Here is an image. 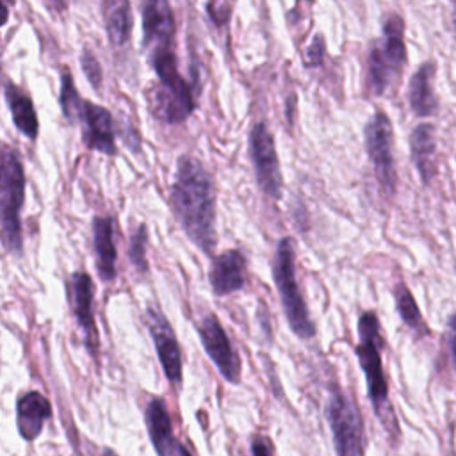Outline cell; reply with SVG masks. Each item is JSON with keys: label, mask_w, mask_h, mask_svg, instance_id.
Instances as JSON below:
<instances>
[{"label": "cell", "mask_w": 456, "mask_h": 456, "mask_svg": "<svg viewBox=\"0 0 456 456\" xmlns=\"http://www.w3.org/2000/svg\"><path fill=\"white\" fill-rule=\"evenodd\" d=\"M93 248L96 256V271L102 281H114L116 269V246L112 239V219L94 217L93 221Z\"/></svg>", "instance_id": "20"}, {"label": "cell", "mask_w": 456, "mask_h": 456, "mask_svg": "<svg viewBox=\"0 0 456 456\" xmlns=\"http://www.w3.org/2000/svg\"><path fill=\"white\" fill-rule=\"evenodd\" d=\"M411 160L424 185H429L436 175V141L435 128L429 123H420L410 135Z\"/></svg>", "instance_id": "19"}, {"label": "cell", "mask_w": 456, "mask_h": 456, "mask_svg": "<svg viewBox=\"0 0 456 456\" xmlns=\"http://www.w3.org/2000/svg\"><path fill=\"white\" fill-rule=\"evenodd\" d=\"M142 46L148 57L175 50V16L167 0H141Z\"/></svg>", "instance_id": "12"}, {"label": "cell", "mask_w": 456, "mask_h": 456, "mask_svg": "<svg viewBox=\"0 0 456 456\" xmlns=\"http://www.w3.org/2000/svg\"><path fill=\"white\" fill-rule=\"evenodd\" d=\"M452 27H454V34H456V11L452 14Z\"/></svg>", "instance_id": "33"}, {"label": "cell", "mask_w": 456, "mask_h": 456, "mask_svg": "<svg viewBox=\"0 0 456 456\" xmlns=\"http://www.w3.org/2000/svg\"><path fill=\"white\" fill-rule=\"evenodd\" d=\"M447 349L451 354L452 367L456 370V312L447 321Z\"/></svg>", "instance_id": "29"}, {"label": "cell", "mask_w": 456, "mask_h": 456, "mask_svg": "<svg viewBox=\"0 0 456 456\" xmlns=\"http://www.w3.org/2000/svg\"><path fill=\"white\" fill-rule=\"evenodd\" d=\"M322 59H324V39L321 34H317L305 53V62L306 66H319Z\"/></svg>", "instance_id": "27"}, {"label": "cell", "mask_w": 456, "mask_h": 456, "mask_svg": "<svg viewBox=\"0 0 456 456\" xmlns=\"http://www.w3.org/2000/svg\"><path fill=\"white\" fill-rule=\"evenodd\" d=\"M363 135H365V150L374 167L376 180L381 191L392 196L395 192L397 173H395V162H394V151H392L394 132H392V123L388 116L381 110L374 112L363 128Z\"/></svg>", "instance_id": "8"}, {"label": "cell", "mask_w": 456, "mask_h": 456, "mask_svg": "<svg viewBox=\"0 0 456 456\" xmlns=\"http://www.w3.org/2000/svg\"><path fill=\"white\" fill-rule=\"evenodd\" d=\"M326 420L331 429L337 456H362L365 447L363 419L358 404L340 388L331 387L326 406Z\"/></svg>", "instance_id": "7"}, {"label": "cell", "mask_w": 456, "mask_h": 456, "mask_svg": "<svg viewBox=\"0 0 456 456\" xmlns=\"http://www.w3.org/2000/svg\"><path fill=\"white\" fill-rule=\"evenodd\" d=\"M52 417V404L37 390H28L21 394L16 401V428L23 440L34 442L41 431L45 422Z\"/></svg>", "instance_id": "16"}, {"label": "cell", "mask_w": 456, "mask_h": 456, "mask_svg": "<svg viewBox=\"0 0 456 456\" xmlns=\"http://www.w3.org/2000/svg\"><path fill=\"white\" fill-rule=\"evenodd\" d=\"M273 278L281 301V308L289 328L297 338L310 340L315 337V324L310 319L308 306L303 299L296 280L294 265V240L285 237L278 242L276 253L273 258Z\"/></svg>", "instance_id": "4"}, {"label": "cell", "mask_w": 456, "mask_h": 456, "mask_svg": "<svg viewBox=\"0 0 456 456\" xmlns=\"http://www.w3.org/2000/svg\"><path fill=\"white\" fill-rule=\"evenodd\" d=\"M406 62L404 21L392 12L383 21L381 37L369 50L367 87L374 96H381L388 86L401 75Z\"/></svg>", "instance_id": "5"}, {"label": "cell", "mask_w": 456, "mask_h": 456, "mask_svg": "<svg viewBox=\"0 0 456 456\" xmlns=\"http://www.w3.org/2000/svg\"><path fill=\"white\" fill-rule=\"evenodd\" d=\"M208 281L219 297L240 290L246 285V256L239 249H228L212 260Z\"/></svg>", "instance_id": "15"}, {"label": "cell", "mask_w": 456, "mask_h": 456, "mask_svg": "<svg viewBox=\"0 0 456 456\" xmlns=\"http://www.w3.org/2000/svg\"><path fill=\"white\" fill-rule=\"evenodd\" d=\"M77 123H82V137L87 148L105 155H116L114 121L107 109L84 100Z\"/></svg>", "instance_id": "14"}, {"label": "cell", "mask_w": 456, "mask_h": 456, "mask_svg": "<svg viewBox=\"0 0 456 456\" xmlns=\"http://www.w3.org/2000/svg\"><path fill=\"white\" fill-rule=\"evenodd\" d=\"M249 456H274V451H273V445L269 444V438H265L262 435H255L251 438Z\"/></svg>", "instance_id": "28"}, {"label": "cell", "mask_w": 456, "mask_h": 456, "mask_svg": "<svg viewBox=\"0 0 456 456\" xmlns=\"http://www.w3.org/2000/svg\"><path fill=\"white\" fill-rule=\"evenodd\" d=\"M159 77V86L151 93V109L157 118L176 125L187 119L196 109L191 84L180 75L175 52L148 57Z\"/></svg>", "instance_id": "3"}, {"label": "cell", "mask_w": 456, "mask_h": 456, "mask_svg": "<svg viewBox=\"0 0 456 456\" xmlns=\"http://www.w3.org/2000/svg\"><path fill=\"white\" fill-rule=\"evenodd\" d=\"M52 4H53L55 7H59V9H64L66 4H68V0H52Z\"/></svg>", "instance_id": "32"}, {"label": "cell", "mask_w": 456, "mask_h": 456, "mask_svg": "<svg viewBox=\"0 0 456 456\" xmlns=\"http://www.w3.org/2000/svg\"><path fill=\"white\" fill-rule=\"evenodd\" d=\"M103 18L109 41L123 46L132 32V11L128 0H103Z\"/></svg>", "instance_id": "22"}, {"label": "cell", "mask_w": 456, "mask_h": 456, "mask_svg": "<svg viewBox=\"0 0 456 456\" xmlns=\"http://www.w3.org/2000/svg\"><path fill=\"white\" fill-rule=\"evenodd\" d=\"M69 306L78 328L84 333V346L89 354L96 360L100 351V335L94 322L93 314V297H94V285L87 273L75 271L69 276Z\"/></svg>", "instance_id": "13"}, {"label": "cell", "mask_w": 456, "mask_h": 456, "mask_svg": "<svg viewBox=\"0 0 456 456\" xmlns=\"http://www.w3.org/2000/svg\"><path fill=\"white\" fill-rule=\"evenodd\" d=\"M383 337L379 330V319L372 310H367L358 319V344L354 353L367 381V395L372 403L376 417L387 428L390 435H399L394 408L390 404L388 385L381 362Z\"/></svg>", "instance_id": "2"}, {"label": "cell", "mask_w": 456, "mask_h": 456, "mask_svg": "<svg viewBox=\"0 0 456 456\" xmlns=\"http://www.w3.org/2000/svg\"><path fill=\"white\" fill-rule=\"evenodd\" d=\"M144 422L157 456H175L180 442L175 438L167 406L160 397H151L148 401L144 408Z\"/></svg>", "instance_id": "17"}, {"label": "cell", "mask_w": 456, "mask_h": 456, "mask_svg": "<svg viewBox=\"0 0 456 456\" xmlns=\"http://www.w3.org/2000/svg\"><path fill=\"white\" fill-rule=\"evenodd\" d=\"M59 102H61V109L62 114L66 116V119L69 123H77L80 107H82V98L75 87L73 77L68 71H62V78H61V94H59Z\"/></svg>", "instance_id": "24"}, {"label": "cell", "mask_w": 456, "mask_h": 456, "mask_svg": "<svg viewBox=\"0 0 456 456\" xmlns=\"http://www.w3.org/2000/svg\"><path fill=\"white\" fill-rule=\"evenodd\" d=\"M100 456H118V452L112 451L110 447H103V449L100 451Z\"/></svg>", "instance_id": "31"}, {"label": "cell", "mask_w": 456, "mask_h": 456, "mask_svg": "<svg viewBox=\"0 0 456 456\" xmlns=\"http://www.w3.org/2000/svg\"><path fill=\"white\" fill-rule=\"evenodd\" d=\"M175 456H191V452L187 451V447L180 442V445H178V451H176V454Z\"/></svg>", "instance_id": "30"}, {"label": "cell", "mask_w": 456, "mask_h": 456, "mask_svg": "<svg viewBox=\"0 0 456 456\" xmlns=\"http://www.w3.org/2000/svg\"><path fill=\"white\" fill-rule=\"evenodd\" d=\"M436 73V64L426 61L411 75L408 86V102L415 116L429 118L438 110V100L433 91V77Z\"/></svg>", "instance_id": "18"}, {"label": "cell", "mask_w": 456, "mask_h": 456, "mask_svg": "<svg viewBox=\"0 0 456 456\" xmlns=\"http://www.w3.org/2000/svg\"><path fill=\"white\" fill-rule=\"evenodd\" d=\"M249 155L260 189L273 200L281 196V171L273 134L264 123H256L249 134Z\"/></svg>", "instance_id": "11"}, {"label": "cell", "mask_w": 456, "mask_h": 456, "mask_svg": "<svg viewBox=\"0 0 456 456\" xmlns=\"http://www.w3.org/2000/svg\"><path fill=\"white\" fill-rule=\"evenodd\" d=\"M4 94H5V102L9 105L14 126L23 135L36 139L37 132H39V125H37V116H36L34 103H32L30 96L12 82H5Z\"/></svg>", "instance_id": "21"}, {"label": "cell", "mask_w": 456, "mask_h": 456, "mask_svg": "<svg viewBox=\"0 0 456 456\" xmlns=\"http://www.w3.org/2000/svg\"><path fill=\"white\" fill-rule=\"evenodd\" d=\"M196 331L207 356L216 365L219 374L228 383L237 385L240 381V358L235 353L217 315L216 314L203 315L196 324Z\"/></svg>", "instance_id": "9"}, {"label": "cell", "mask_w": 456, "mask_h": 456, "mask_svg": "<svg viewBox=\"0 0 456 456\" xmlns=\"http://www.w3.org/2000/svg\"><path fill=\"white\" fill-rule=\"evenodd\" d=\"M146 246H148V228L144 223H141L134 233L130 235L128 244V256L134 267L139 273H148V260H146Z\"/></svg>", "instance_id": "25"}, {"label": "cell", "mask_w": 456, "mask_h": 456, "mask_svg": "<svg viewBox=\"0 0 456 456\" xmlns=\"http://www.w3.org/2000/svg\"><path fill=\"white\" fill-rule=\"evenodd\" d=\"M171 207L187 237L205 253L216 248V198L212 178L203 164L182 155L171 183Z\"/></svg>", "instance_id": "1"}, {"label": "cell", "mask_w": 456, "mask_h": 456, "mask_svg": "<svg viewBox=\"0 0 456 456\" xmlns=\"http://www.w3.org/2000/svg\"><path fill=\"white\" fill-rule=\"evenodd\" d=\"M82 69H84L86 77L89 78L91 86L100 87V84H102V68H100L96 57L89 50L82 52Z\"/></svg>", "instance_id": "26"}, {"label": "cell", "mask_w": 456, "mask_h": 456, "mask_svg": "<svg viewBox=\"0 0 456 456\" xmlns=\"http://www.w3.org/2000/svg\"><path fill=\"white\" fill-rule=\"evenodd\" d=\"M144 319L167 381L176 388H180L183 379V362H182V349L171 322L166 319L162 310L153 305L146 308Z\"/></svg>", "instance_id": "10"}, {"label": "cell", "mask_w": 456, "mask_h": 456, "mask_svg": "<svg viewBox=\"0 0 456 456\" xmlns=\"http://www.w3.org/2000/svg\"><path fill=\"white\" fill-rule=\"evenodd\" d=\"M394 299H395V308L403 319V322L411 328L415 333L419 335H428V324L424 322L422 319V314L417 306V301L413 297V294L410 292V289L399 281L395 287H394Z\"/></svg>", "instance_id": "23"}, {"label": "cell", "mask_w": 456, "mask_h": 456, "mask_svg": "<svg viewBox=\"0 0 456 456\" xmlns=\"http://www.w3.org/2000/svg\"><path fill=\"white\" fill-rule=\"evenodd\" d=\"M25 201V173L20 155L4 146L2 150V178H0V221L2 242L12 255H21V219L20 212Z\"/></svg>", "instance_id": "6"}]
</instances>
